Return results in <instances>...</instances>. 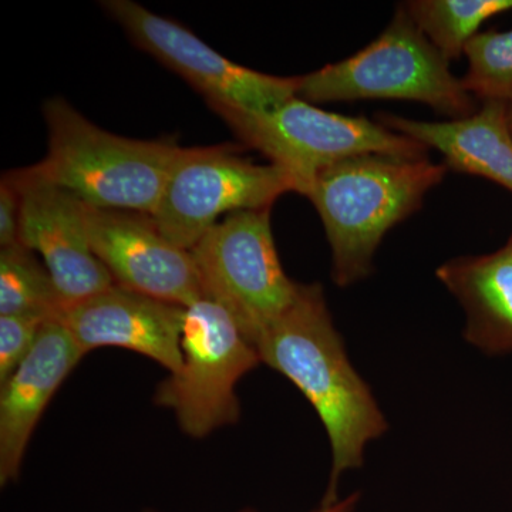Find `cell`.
I'll return each mask as SVG.
<instances>
[{
	"label": "cell",
	"instance_id": "20",
	"mask_svg": "<svg viewBox=\"0 0 512 512\" xmlns=\"http://www.w3.org/2000/svg\"><path fill=\"white\" fill-rule=\"evenodd\" d=\"M22 229V194L9 173L0 183V247L8 248L20 242Z\"/></svg>",
	"mask_w": 512,
	"mask_h": 512
},
{
	"label": "cell",
	"instance_id": "16",
	"mask_svg": "<svg viewBox=\"0 0 512 512\" xmlns=\"http://www.w3.org/2000/svg\"><path fill=\"white\" fill-rule=\"evenodd\" d=\"M404 9L448 62L458 59L485 20L512 9V0H412Z\"/></svg>",
	"mask_w": 512,
	"mask_h": 512
},
{
	"label": "cell",
	"instance_id": "5",
	"mask_svg": "<svg viewBox=\"0 0 512 512\" xmlns=\"http://www.w3.org/2000/svg\"><path fill=\"white\" fill-rule=\"evenodd\" d=\"M245 146L255 148L291 177L295 192L308 195L320 171L357 156L424 158L429 148L394 133L379 121L342 116L293 97L266 113H218Z\"/></svg>",
	"mask_w": 512,
	"mask_h": 512
},
{
	"label": "cell",
	"instance_id": "12",
	"mask_svg": "<svg viewBox=\"0 0 512 512\" xmlns=\"http://www.w3.org/2000/svg\"><path fill=\"white\" fill-rule=\"evenodd\" d=\"M185 309L113 285L64 306L57 319L86 355L100 348L131 350L150 357L173 375L183 365Z\"/></svg>",
	"mask_w": 512,
	"mask_h": 512
},
{
	"label": "cell",
	"instance_id": "18",
	"mask_svg": "<svg viewBox=\"0 0 512 512\" xmlns=\"http://www.w3.org/2000/svg\"><path fill=\"white\" fill-rule=\"evenodd\" d=\"M464 55L468 70L461 80L467 92L484 101L512 103V29L478 33Z\"/></svg>",
	"mask_w": 512,
	"mask_h": 512
},
{
	"label": "cell",
	"instance_id": "3",
	"mask_svg": "<svg viewBox=\"0 0 512 512\" xmlns=\"http://www.w3.org/2000/svg\"><path fill=\"white\" fill-rule=\"evenodd\" d=\"M47 154L30 165L43 180L86 205L153 217L183 147L174 141H144L103 130L72 104L53 97L43 104Z\"/></svg>",
	"mask_w": 512,
	"mask_h": 512
},
{
	"label": "cell",
	"instance_id": "9",
	"mask_svg": "<svg viewBox=\"0 0 512 512\" xmlns=\"http://www.w3.org/2000/svg\"><path fill=\"white\" fill-rule=\"evenodd\" d=\"M101 6L138 49L183 77L217 114L266 113L298 96L299 76H271L231 62L180 23L133 0H104Z\"/></svg>",
	"mask_w": 512,
	"mask_h": 512
},
{
	"label": "cell",
	"instance_id": "7",
	"mask_svg": "<svg viewBox=\"0 0 512 512\" xmlns=\"http://www.w3.org/2000/svg\"><path fill=\"white\" fill-rule=\"evenodd\" d=\"M183 365L158 384L154 403L171 410L192 439L237 423V384L262 360L234 320L211 299L185 309Z\"/></svg>",
	"mask_w": 512,
	"mask_h": 512
},
{
	"label": "cell",
	"instance_id": "17",
	"mask_svg": "<svg viewBox=\"0 0 512 512\" xmlns=\"http://www.w3.org/2000/svg\"><path fill=\"white\" fill-rule=\"evenodd\" d=\"M64 302L49 269L23 244L0 251V316L36 315L53 319Z\"/></svg>",
	"mask_w": 512,
	"mask_h": 512
},
{
	"label": "cell",
	"instance_id": "21",
	"mask_svg": "<svg viewBox=\"0 0 512 512\" xmlns=\"http://www.w3.org/2000/svg\"><path fill=\"white\" fill-rule=\"evenodd\" d=\"M360 494L355 493L349 495V497L343 498V500H339L338 503L332 505H320L318 510L312 512H353L355 510L357 503H359ZM146 512H157V511H146ZM241 512H255L252 510H244Z\"/></svg>",
	"mask_w": 512,
	"mask_h": 512
},
{
	"label": "cell",
	"instance_id": "8",
	"mask_svg": "<svg viewBox=\"0 0 512 512\" xmlns=\"http://www.w3.org/2000/svg\"><path fill=\"white\" fill-rule=\"evenodd\" d=\"M241 150L235 144L183 147L151 217L165 238L191 251L222 215L271 208L295 192L281 167L255 164Z\"/></svg>",
	"mask_w": 512,
	"mask_h": 512
},
{
	"label": "cell",
	"instance_id": "11",
	"mask_svg": "<svg viewBox=\"0 0 512 512\" xmlns=\"http://www.w3.org/2000/svg\"><path fill=\"white\" fill-rule=\"evenodd\" d=\"M9 174L22 194L20 242L42 258L64 306L116 285L90 244L86 204L30 167Z\"/></svg>",
	"mask_w": 512,
	"mask_h": 512
},
{
	"label": "cell",
	"instance_id": "1",
	"mask_svg": "<svg viewBox=\"0 0 512 512\" xmlns=\"http://www.w3.org/2000/svg\"><path fill=\"white\" fill-rule=\"evenodd\" d=\"M262 363L291 380L322 420L332 470L320 505L338 503L342 474L363 466L365 448L387 429L386 417L350 363L319 284L301 285L298 298L255 345Z\"/></svg>",
	"mask_w": 512,
	"mask_h": 512
},
{
	"label": "cell",
	"instance_id": "22",
	"mask_svg": "<svg viewBox=\"0 0 512 512\" xmlns=\"http://www.w3.org/2000/svg\"><path fill=\"white\" fill-rule=\"evenodd\" d=\"M507 123H508V128H510V133L512 136V103L508 104V107H507Z\"/></svg>",
	"mask_w": 512,
	"mask_h": 512
},
{
	"label": "cell",
	"instance_id": "15",
	"mask_svg": "<svg viewBox=\"0 0 512 512\" xmlns=\"http://www.w3.org/2000/svg\"><path fill=\"white\" fill-rule=\"evenodd\" d=\"M436 274L466 312L464 339L488 355L512 353V237L493 254L450 259Z\"/></svg>",
	"mask_w": 512,
	"mask_h": 512
},
{
	"label": "cell",
	"instance_id": "2",
	"mask_svg": "<svg viewBox=\"0 0 512 512\" xmlns=\"http://www.w3.org/2000/svg\"><path fill=\"white\" fill-rule=\"evenodd\" d=\"M447 170L427 157L367 154L320 171L306 197L325 228L336 285L345 288L372 274L387 232L420 210Z\"/></svg>",
	"mask_w": 512,
	"mask_h": 512
},
{
	"label": "cell",
	"instance_id": "19",
	"mask_svg": "<svg viewBox=\"0 0 512 512\" xmlns=\"http://www.w3.org/2000/svg\"><path fill=\"white\" fill-rule=\"evenodd\" d=\"M46 320L36 315L0 316V383L32 352Z\"/></svg>",
	"mask_w": 512,
	"mask_h": 512
},
{
	"label": "cell",
	"instance_id": "6",
	"mask_svg": "<svg viewBox=\"0 0 512 512\" xmlns=\"http://www.w3.org/2000/svg\"><path fill=\"white\" fill-rule=\"evenodd\" d=\"M190 252L204 298L225 309L254 346L298 298L302 284L279 261L271 208L228 215Z\"/></svg>",
	"mask_w": 512,
	"mask_h": 512
},
{
	"label": "cell",
	"instance_id": "13",
	"mask_svg": "<svg viewBox=\"0 0 512 512\" xmlns=\"http://www.w3.org/2000/svg\"><path fill=\"white\" fill-rule=\"evenodd\" d=\"M86 353L59 319L46 320L18 369L0 383V484L19 477L37 423Z\"/></svg>",
	"mask_w": 512,
	"mask_h": 512
},
{
	"label": "cell",
	"instance_id": "14",
	"mask_svg": "<svg viewBox=\"0 0 512 512\" xmlns=\"http://www.w3.org/2000/svg\"><path fill=\"white\" fill-rule=\"evenodd\" d=\"M507 107L505 101L487 100L464 119L423 121L379 114L377 121L429 150L439 151L450 170L487 178L512 192V136Z\"/></svg>",
	"mask_w": 512,
	"mask_h": 512
},
{
	"label": "cell",
	"instance_id": "10",
	"mask_svg": "<svg viewBox=\"0 0 512 512\" xmlns=\"http://www.w3.org/2000/svg\"><path fill=\"white\" fill-rule=\"evenodd\" d=\"M90 244L114 284L188 308L204 298L190 251L161 234L150 215L86 205Z\"/></svg>",
	"mask_w": 512,
	"mask_h": 512
},
{
	"label": "cell",
	"instance_id": "4",
	"mask_svg": "<svg viewBox=\"0 0 512 512\" xmlns=\"http://www.w3.org/2000/svg\"><path fill=\"white\" fill-rule=\"evenodd\" d=\"M298 97L309 103L410 100L451 120L476 113V99L450 62L399 6L382 35L348 59L299 76Z\"/></svg>",
	"mask_w": 512,
	"mask_h": 512
}]
</instances>
